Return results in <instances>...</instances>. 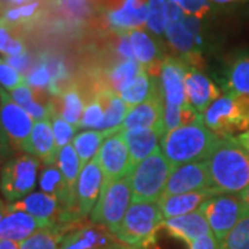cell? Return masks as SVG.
<instances>
[{
    "mask_svg": "<svg viewBox=\"0 0 249 249\" xmlns=\"http://www.w3.org/2000/svg\"><path fill=\"white\" fill-rule=\"evenodd\" d=\"M206 165L212 187L219 194H241L249 187V154L234 137H222Z\"/></svg>",
    "mask_w": 249,
    "mask_h": 249,
    "instance_id": "6da1fadb",
    "label": "cell"
},
{
    "mask_svg": "<svg viewBox=\"0 0 249 249\" xmlns=\"http://www.w3.org/2000/svg\"><path fill=\"white\" fill-rule=\"evenodd\" d=\"M220 139V136L205 126L201 115L194 122L163 134L160 145L163 155L169 160L173 168H178L186 163L208 160Z\"/></svg>",
    "mask_w": 249,
    "mask_h": 249,
    "instance_id": "7a4b0ae2",
    "label": "cell"
},
{
    "mask_svg": "<svg viewBox=\"0 0 249 249\" xmlns=\"http://www.w3.org/2000/svg\"><path fill=\"white\" fill-rule=\"evenodd\" d=\"M163 220L160 202H132L115 234L116 240L133 249H148L155 244Z\"/></svg>",
    "mask_w": 249,
    "mask_h": 249,
    "instance_id": "3957f363",
    "label": "cell"
},
{
    "mask_svg": "<svg viewBox=\"0 0 249 249\" xmlns=\"http://www.w3.org/2000/svg\"><path fill=\"white\" fill-rule=\"evenodd\" d=\"M204 124L220 137H235L249 129V97L234 93L216 98L202 114Z\"/></svg>",
    "mask_w": 249,
    "mask_h": 249,
    "instance_id": "277c9868",
    "label": "cell"
},
{
    "mask_svg": "<svg viewBox=\"0 0 249 249\" xmlns=\"http://www.w3.org/2000/svg\"><path fill=\"white\" fill-rule=\"evenodd\" d=\"M173 165L160 150L152 152L130 172L132 202H158L168 184Z\"/></svg>",
    "mask_w": 249,
    "mask_h": 249,
    "instance_id": "5b68a950",
    "label": "cell"
},
{
    "mask_svg": "<svg viewBox=\"0 0 249 249\" xmlns=\"http://www.w3.org/2000/svg\"><path fill=\"white\" fill-rule=\"evenodd\" d=\"M132 204L130 176H124L103 187L101 196L93 212L91 222L100 224L115 235L124 222L126 212Z\"/></svg>",
    "mask_w": 249,
    "mask_h": 249,
    "instance_id": "8992f818",
    "label": "cell"
},
{
    "mask_svg": "<svg viewBox=\"0 0 249 249\" xmlns=\"http://www.w3.org/2000/svg\"><path fill=\"white\" fill-rule=\"evenodd\" d=\"M205 214L212 234L220 245L241 219L249 213L240 194H220L209 198L199 208Z\"/></svg>",
    "mask_w": 249,
    "mask_h": 249,
    "instance_id": "52a82bcc",
    "label": "cell"
},
{
    "mask_svg": "<svg viewBox=\"0 0 249 249\" xmlns=\"http://www.w3.org/2000/svg\"><path fill=\"white\" fill-rule=\"evenodd\" d=\"M39 160L28 154L10 160L1 170L0 190L10 202H17L32 193L37 181Z\"/></svg>",
    "mask_w": 249,
    "mask_h": 249,
    "instance_id": "ba28073f",
    "label": "cell"
},
{
    "mask_svg": "<svg viewBox=\"0 0 249 249\" xmlns=\"http://www.w3.org/2000/svg\"><path fill=\"white\" fill-rule=\"evenodd\" d=\"M0 124L9 140L17 148L25 150L35 121L24 108L10 97L9 91L0 88Z\"/></svg>",
    "mask_w": 249,
    "mask_h": 249,
    "instance_id": "9c48e42d",
    "label": "cell"
},
{
    "mask_svg": "<svg viewBox=\"0 0 249 249\" xmlns=\"http://www.w3.org/2000/svg\"><path fill=\"white\" fill-rule=\"evenodd\" d=\"M97 160L104 172V186L130 175V155L122 132L112 134L103 142Z\"/></svg>",
    "mask_w": 249,
    "mask_h": 249,
    "instance_id": "30bf717a",
    "label": "cell"
},
{
    "mask_svg": "<svg viewBox=\"0 0 249 249\" xmlns=\"http://www.w3.org/2000/svg\"><path fill=\"white\" fill-rule=\"evenodd\" d=\"M209 188L213 190L206 160H199L175 168L162 196H178Z\"/></svg>",
    "mask_w": 249,
    "mask_h": 249,
    "instance_id": "8fae6325",
    "label": "cell"
},
{
    "mask_svg": "<svg viewBox=\"0 0 249 249\" xmlns=\"http://www.w3.org/2000/svg\"><path fill=\"white\" fill-rule=\"evenodd\" d=\"M106 183L97 157L82 169L76 183V211L80 219L93 212Z\"/></svg>",
    "mask_w": 249,
    "mask_h": 249,
    "instance_id": "7c38bea8",
    "label": "cell"
},
{
    "mask_svg": "<svg viewBox=\"0 0 249 249\" xmlns=\"http://www.w3.org/2000/svg\"><path fill=\"white\" fill-rule=\"evenodd\" d=\"M187 67L176 58H166L160 62V82L165 107L183 108L186 98Z\"/></svg>",
    "mask_w": 249,
    "mask_h": 249,
    "instance_id": "4fadbf2b",
    "label": "cell"
},
{
    "mask_svg": "<svg viewBox=\"0 0 249 249\" xmlns=\"http://www.w3.org/2000/svg\"><path fill=\"white\" fill-rule=\"evenodd\" d=\"M7 209L9 212H25L45 223L46 226H52L60 222V216L62 213L60 199L42 191L31 193L29 196L17 202H11L7 205Z\"/></svg>",
    "mask_w": 249,
    "mask_h": 249,
    "instance_id": "5bb4252c",
    "label": "cell"
},
{
    "mask_svg": "<svg viewBox=\"0 0 249 249\" xmlns=\"http://www.w3.org/2000/svg\"><path fill=\"white\" fill-rule=\"evenodd\" d=\"M116 242V237L109 230L91 223L67 232L60 249H111Z\"/></svg>",
    "mask_w": 249,
    "mask_h": 249,
    "instance_id": "9a60e30c",
    "label": "cell"
},
{
    "mask_svg": "<svg viewBox=\"0 0 249 249\" xmlns=\"http://www.w3.org/2000/svg\"><path fill=\"white\" fill-rule=\"evenodd\" d=\"M163 96L162 91L155 94L154 97L147 100L140 106L130 109L124 124H121V130H132V129H152L165 134L163 126Z\"/></svg>",
    "mask_w": 249,
    "mask_h": 249,
    "instance_id": "2e32d148",
    "label": "cell"
},
{
    "mask_svg": "<svg viewBox=\"0 0 249 249\" xmlns=\"http://www.w3.org/2000/svg\"><path fill=\"white\" fill-rule=\"evenodd\" d=\"M186 98L187 104L196 111L198 115H202L205 109L220 97V91L204 73L196 71L194 68H187L186 73Z\"/></svg>",
    "mask_w": 249,
    "mask_h": 249,
    "instance_id": "e0dca14e",
    "label": "cell"
},
{
    "mask_svg": "<svg viewBox=\"0 0 249 249\" xmlns=\"http://www.w3.org/2000/svg\"><path fill=\"white\" fill-rule=\"evenodd\" d=\"M162 227L169 232L172 237L184 241L188 247L198 238L212 234L208 220L201 209H198L193 213L166 219L163 220Z\"/></svg>",
    "mask_w": 249,
    "mask_h": 249,
    "instance_id": "ac0fdd59",
    "label": "cell"
},
{
    "mask_svg": "<svg viewBox=\"0 0 249 249\" xmlns=\"http://www.w3.org/2000/svg\"><path fill=\"white\" fill-rule=\"evenodd\" d=\"M25 151L40 160L45 166L55 165L58 148L54 140L50 119L36 121L27 142Z\"/></svg>",
    "mask_w": 249,
    "mask_h": 249,
    "instance_id": "d6986e66",
    "label": "cell"
},
{
    "mask_svg": "<svg viewBox=\"0 0 249 249\" xmlns=\"http://www.w3.org/2000/svg\"><path fill=\"white\" fill-rule=\"evenodd\" d=\"M85 106H86L85 91L75 82H71L60 94L54 96L52 100V111L58 114L62 119H65L76 129L80 127Z\"/></svg>",
    "mask_w": 249,
    "mask_h": 249,
    "instance_id": "ffe728a7",
    "label": "cell"
},
{
    "mask_svg": "<svg viewBox=\"0 0 249 249\" xmlns=\"http://www.w3.org/2000/svg\"><path fill=\"white\" fill-rule=\"evenodd\" d=\"M166 36L169 43L181 53H190L196 43V34L187 25L184 11L176 3L168 0L166 6Z\"/></svg>",
    "mask_w": 249,
    "mask_h": 249,
    "instance_id": "44dd1931",
    "label": "cell"
},
{
    "mask_svg": "<svg viewBox=\"0 0 249 249\" xmlns=\"http://www.w3.org/2000/svg\"><path fill=\"white\" fill-rule=\"evenodd\" d=\"M214 196H220L216 190H199L193 193H184L178 196H162L160 201V211L163 214V219H172L187 213H193L198 211L204 202Z\"/></svg>",
    "mask_w": 249,
    "mask_h": 249,
    "instance_id": "7402d4cb",
    "label": "cell"
},
{
    "mask_svg": "<svg viewBox=\"0 0 249 249\" xmlns=\"http://www.w3.org/2000/svg\"><path fill=\"white\" fill-rule=\"evenodd\" d=\"M43 227L45 223L25 212H9L0 220V241L22 242Z\"/></svg>",
    "mask_w": 249,
    "mask_h": 249,
    "instance_id": "603a6c76",
    "label": "cell"
},
{
    "mask_svg": "<svg viewBox=\"0 0 249 249\" xmlns=\"http://www.w3.org/2000/svg\"><path fill=\"white\" fill-rule=\"evenodd\" d=\"M47 4L61 22L80 25L94 16L98 0H49Z\"/></svg>",
    "mask_w": 249,
    "mask_h": 249,
    "instance_id": "cb8c5ba5",
    "label": "cell"
},
{
    "mask_svg": "<svg viewBox=\"0 0 249 249\" xmlns=\"http://www.w3.org/2000/svg\"><path fill=\"white\" fill-rule=\"evenodd\" d=\"M124 133V140L130 155V172L152 152L160 150L158 140L162 134L152 129H132Z\"/></svg>",
    "mask_w": 249,
    "mask_h": 249,
    "instance_id": "d4e9b609",
    "label": "cell"
},
{
    "mask_svg": "<svg viewBox=\"0 0 249 249\" xmlns=\"http://www.w3.org/2000/svg\"><path fill=\"white\" fill-rule=\"evenodd\" d=\"M18 106L24 108L34 121H45L52 116V100L47 97V91H37L29 88L27 83L9 91Z\"/></svg>",
    "mask_w": 249,
    "mask_h": 249,
    "instance_id": "484cf974",
    "label": "cell"
},
{
    "mask_svg": "<svg viewBox=\"0 0 249 249\" xmlns=\"http://www.w3.org/2000/svg\"><path fill=\"white\" fill-rule=\"evenodd\" d=\"M142 70L145 68L136 60H121L112 64V67H109L107 71H104L103 76L97 75V79L106 88L119 94L142 73Z\"/></svg>",
    "mask_w": 249,
    "mask_h": 249,
    "instance_id": "4316f807",
    "label": "cell"
},
{
    "mask_svg": "<svg viewBox=\"0 0 249 249\" xmlns=\"http://www.w3.org/2000/svg\"><path fill=\"white\" fill-rule=\"evenodd\" d=\"M160 91L162 89L160 79L154 75H150L147 70H142V73L119 93V96L132 109L145 103L147 100L152 98Z\"/></svg>",
    "mask_w": 249,
    "mask_h": 249,
    "instance_id": "83f0119b",
    "label": "cell"
},
{
    "mask_svg": "<svg viewBox=\"0 0 249 249\" xmlns=\"http://www.w3.org/2000/svg\"><path fill=\"white\" fill-rule=\"evenodd\" d=\"M148 19V4L140 0H124V6L108 13V21L112 27L121 29H137Z\"/></svg>",
    "mask_w": 249,
    "mask_h": 249,
    "instance_id": "f1b7e54d",
    "label": "cell"
},
{
    "mask_svg": "<svg viewBox=\"0 0 249 249\" xmlns=\"http://www.w3.org/2000/svg\"><path fill=\"white\" fill-rule=\"evenodd\" d=\"M118 132H122L121 127L111 129V130H86V132H80L79 134L75 136L72 145L79 157L82 169L89 163L90 160L97 157L103 142Z\"/></svg>",
    "mask_w": 249,
    "mask_h": 249,
    "instance_id": "f546056e",
    "label": "cell"
},
{
    "mask_svg": "<svg viewBox=\"0 0 249 249\" xmlns=\"http://www.w3.org/2000/svg\"><path fill=\"white\" fill-rule=\"evenodd\" d=\"M129 39L133 50L134 58L142 64L150 75L155 76V68L160 70L158 62V50L152 39L142 29H133L129 32Z\"/></svg>",
    "mask_w": 249,
    "mask_h": 249,
    "instance_id": "4dcf8cb0",
    "label": "cell"
},
{
    "mask_svg": "<svg viewBox=\"0 0 249 249\" xmlns=\"http://www.w3.org/2000/svg\"><path fill=\"white\" fill-rule=\"evenodd\" d=\"M73 229V224L55 223L43 227L29 238L19 242V249H60L62 238Z\"/></svg>",
    "mask_w": 249,
    "mask_h": 249,
    "instance_id": "1f68e13d",
    "label": "cell"
},
{
    "mask_svg": "<svg viewBox=\"0 0 249 249\" xmlns=\"http://www.w3.org/2000/svg\"><path fill=\"white\" fill-rule=\"evenodd\" d=\"M55 165H57L58 170L61 172V176L68 191L76 199V183H78V178H79L80 172H82V165H80L79 157H78V154H76L72 144L62 147L58 151Z\"/></svg>",
    "mask_w": 249,
    "mask_h": 249,
    "instance_id": "d6a6232c",
    "label": "cell"
},
{
    "mask_svg": "<svg viewBox=\"0 0 249 249\" xmlns=\"http://www.w3.org/2000/svg\"><path fill=\"white\" fill-rule=\"evenodd\" d=\"M229 93L249 97V57H242L232 62L227 75Z\"/></svg>",
    "mask_w": 249,
    "mask_h": 249,
    "instance_id": "836d02e7",
    "label": "cell"
},
{
    "mask_svg": "<svg viewBox=\"0 0 249 249\" xmlns=\"http://www.w3.org/2000/svg\"><path fill=\"white\" fill-rule=\"evenodd\" d=\"M104 118H106V112L101 98L97 94V91L93 90V93H90V96L86 97V106H85L79 129L103 130Z\"/></svg>",
    "mask_w": 249,
    "mask_h": 249,
    "instance_id": "e575fe53",
    "label": "cell"
},
{
    "mask_svg": "<svg viewBox=\"0 0 249 249\" xmlns=\"http://www.w3.org/2000/svg\"><path fill=\"white\" fill-rule=\"evenodd\" d=\"M219 249H249V213L245 214L224 238Z\"/></svg>",
    "mask_w": 249,
    "mask_h": 249,
    "instance_id": "d590c367",
    "label": "cell"
},
{
    "mask_svg": "<svg viewBox=\"0 0 249 249\" xmlns=\"http://www.w3.org/2000/svg\"><path fill=\"white\" fill-rule=\"evenodd\" d=\"M27 53L24 42L13 35V29L0 21V54L3 57H14Z\"/></svg>",
    "mask_w": 249,
    "mask_h": 249,
    "instance_id": "8d00e7d4",
    "label": "cell"
},
{
    "mask_svg": "<svg viewBox=\"0 0 249 249\" xmlns=\"http://www.w3.org/2000/svg\"><path fill=\"white\" fill-rule=\"evenodd\" d=\"M50 122H52V127H53L54 140H55L57 148L60 151L62 147H65V145L71 144V142H73V139H75L73 134L76 133L78 129L75 126H72L71 124H68L65 119H62L61 116L55 114L54 111H52Z\"/></svg>",
    "mask_w": 249,
    "mask_h": 249,
    "instance_id": "74e56055",
    "label": "cell"
},
{
    "mask_svg": "<svg viewBox=\"0 0 249 249\" xmlns=\"http://www.w3.org/2000/svg\"><path fill=\"white\" fill-rule=\"evenodd\" d=\"M166 6H168V0H150L148 1L147 27L157 35H160L166 28Z\"/></svg>",
    "mask_w": 249,
    "mask_h": 249,
    "instance_id": "f35d334b",
    "label": "cell"
},
{
    "mask_svg": "<svg viewBox=\"0 0 249 249\" xmlns=\"http://www.w3.org/2000/svg\"><path fill=\"white\" fill-rule=\"evenodd\" d=\"M25 83L29 88L37 91H47L50 90V83H52V73L47 67L46 61L36 65L32 68L31 72L25 76Z\"/></svg>",
    "mask_w": 249,
    "mask_h": 249,
    "instance_id": "ab89813d",
    "label": "cell"
},
{
    "mask_svg": "<svg viewBox=\"0 0 249 249\" xmlns=\"http://www.w3.org/2000/svg\"><path fill=\"white\" fill-rule=\"evenodd\" d=\"M24 83L25 76L21 75L17 70H14L3 57H0V88L11 91Z\"/></svg>",
    "mask_w": 249,
    "mask_h": 249,
    "instance_id": "60d3db41",
    "label": "cell"
},
{
    "mask_svg": "<svg viewBox=\"0 0 249 249\" xmlns=\"http://www.w3.org/2000/svg\"><path fill=\"white\" fill-rule=\"evenodd\" d=\"M170 1L176 3L184 13L196 18L201 17L209 10V4L206 0H170Z\"/></svg>",
    "mask_w": 249,
    "mask_h": 249,
    "instance_id": "b9f144b4",
    "label": "cell"
},
{
    "mask_svg": "<svg viewBox=\"0 0 249 249\" xmlns=\"http://www.w3.org/2000/svg\"><path fill=\"white\" fill-rule=\"evenodd\" d=\"M6 61L9 62L10 65L14 68V70H17L21 75H24V76H27L28 73L31 72V67H32V60H31V57L28 55V53L24 54H19V55H14V57H3Z\"/></svg>",
    "mask_w": 249,
    "mask_h": 249,
    "instance_id": "7bdbcfd3",
    "label": "cell"
},
{
    "mask_svg": "<svg viewBox=\"0 0 249 249\" xmlns=\"http://www.w3.org/2000/svg\"><path fill=\"white\" fill-rule=\"evenodd\" d=\"M190 249H219V244L213 234H208L194 241L190 245Z\"/></svg>",
    "mask_w": 249,
    "mask_h": 249,
    "instance_id": "ee69618b",
    "label": "cell"
},
{
    "mask_svg": "<svg viewBox=\"0 0 249 249\" xmlns=\"http://www.w3.org/2000/svg\"><path fill=\"white\" fill-rule=\"evenodd\" d=\"M34 1H37V0H0V16L7 10L17 9V7L34 3Z\"/></svg>",
    "mask_w": 249,
    "mask_h": 249,
    "instance_id": "f6af8a7d",
    "label": "cell"
},
{
    "mask_svg": "<svg viewBox=\"0 0 249 249\" xmlns=\"http://www.w3.org/2000/svg\"><path fill=\"white\" fill-rule=\"evenodd\" d=\"M234 140L238 142L241 147H242V148L249 154V129L247 130V132H244V133L235 136V137H234Z\"/></svg>",
    "mask_w": 249,
    "mask_h": 249,
    "instance_id": "bcb514c9",
    "label": "cell"
},
{
    "mask_svg": "<svg viewBox=\"0 0 249 249\" xmlns=\"http://www.w3.org/2000/svg\"><path fill=\"white\" fill-rule=\"evenodd\" d=\"M0 249H19V242L7 240L0 241Z\"/></svg>",
    "mask_w": 249,
    "mask_h": 249,
    "instance_id": "7dc6e473",
    "label": "cell"
},
{
    "mask_svg": "<svg viewBox=\"0 0 249 249\" xmlns=\"http://www.w3.org/2000/svg\"><path fill=\"white\" fill-rule=\"evenodd\" d=\"M241 198H242V201H244V204L247 205V208H248V211H249V187L248 188H245L242 193L240 194Z\"/></svg>",
    "mask_w": 249,
    "mask_h": 249,
    "instance_id": "c3c4849f",
    "label": "cell"
},
{
    "mask_svg": "<svg viewBox=\"0 0 249 249\" xmlns=\"http://www.w3.org/2000/svg\"><path fill=\"white\" fill-rule=\"evenodd\" d=\"M9 213V209H7V205L4 204L1 199H0V220L6 216V214Z\"/></svg>",
    "mask_w": 249,
    "mask_h": 249,
    "instance_id": "681fc988",
    "label": "cell"
},
{
    "mask_svg": "<svg viewBox=\"0 0 249 249\" xmlns=\"http://www.w3.org/2000/svg\"><path fill=\"white\" fill-rule=\"evenodd\" d=\"M111 249H133V248H130V247H127V245H124V244H122V242H119V241H118V242H116L115 245H114Z\"/></svg>",
    "mask_w": 249,
    "mask_h": 249,
    "instance_id": "f907efd6",
    "label": "cell"
},
{
    "mask_svg": "<svg viewBox=\"0 0 249 249\" xmlns=\"http://www.w3.org/2000/svg\"><path fill=\"white\" fill-rule=\"evenodd\" d=\"M212 1H216V3H230V1H235V0H212Z\"/></svg>",
    "mask_w": 249,
    "mask_h": 249,
    "instance_id": "816d5d0a",
    "label": "cell"
}]
</instances>
